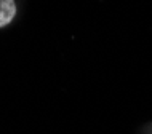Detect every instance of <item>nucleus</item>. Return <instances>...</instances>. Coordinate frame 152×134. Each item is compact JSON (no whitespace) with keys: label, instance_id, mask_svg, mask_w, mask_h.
Masks as SVG:
<instances>
[{"label":"nucleus","instance_id":"obj_1","mask_svg":"<svg viewBox=\"0 0 152 134\" xmlns=\"http://www.w3.org/2000/svg\"><path fill=\"white\" fill-rule=\"evenodd\" d=\"M16 14L15 0H0V27L11 22Z\"/></svg>","mask_w":152,"mask_h":134}]
</instances>
